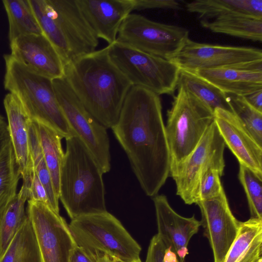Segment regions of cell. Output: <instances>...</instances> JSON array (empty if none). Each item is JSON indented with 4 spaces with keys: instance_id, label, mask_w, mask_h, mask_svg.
<instances>
[{
    "instance_id": "obj_35",
    "label": "cell",
    "mask_w": 262,
    "mask_h": 262,
    "mask_svg": "<svg viewBox=\"0 0 262 262\" xmlns=\"http://www.w3.org/2000/svg\"><path fill=\"white\" fill-rule=\"evenodd\" d=\"M180 3L176 0H135V10L151 9H181Z\"/></svg>"
},
{
    "instance_id": "obj_14",
    "label": "cell",
    "mask_w": 262,
    "mask_h": 262,
    "mask_svg": "<svg viewBox=\"0 0 262 262\" xmlns=\"http://www.w3.org/2000/svg\"><path fill=\"white\" fill-rule=\"evenodd\" d=\"M196 204L201 211V226L211 248L214 262H224L237 235L240 222L232 213L225 192Z\"/></svg>"
},
{
    "instance_id": "obj_20",
    "label": "cell",
    "mask_w": 262,
    "mask_h": 262,
    "mask_svg": "<svg viewBox=\"0 0 262 262\" xmlns=\"http://www.w3.org/2000/svg\"><path fill=\"white\" fill-rule=\"evenodd\" d=\"M3 103L16 162L23 182L29 184L33 167L29 136V123L31 119L18 100L13 94L9 93L6 95Z\"/></svg>"
},
{
    "instance_id": "obj_24",
    "label": "cell",
    "mask_w": 262,
    "mask_h": 262,
    "mask_svg": "<svg viewBox=\"0 0 262 262\" xmlns=\"http://www.w3.org/2000/svg\"><path fill=\"white\" fill-rule=\"evenodd\" d=\"M0 262H42L36 237L28 216L0 256Z\"/></svg>"
},
{
    "instance_id": "obj_39",
    "label": "cell",
    "mask_w": 262,
    "mask_h": 262,
    "mask_svg": "<svg viewBox=\"0 0 262 262\" xmlns=\"http://www.w3.org/2000/svg\"><path fill=\"white\" fill-rule=\"evenodd\" d=\"M245 97L252 106L262 112V89L254 92Z\"/></svg>"
},
{
    "instance_id": "obj_25",
    "label": "cell",
    "mask_w": 262,
    "mask_h": 262,
    "mask_svg": "<svg viewBox=\"0 0 262 262\" xmlns=\"http://www.w3.org/2000/svg\"><path fill=\"white\" fill-rule=\"evenodd\" d=\"M32 120L37 130L43 158L50 171L56 194L59 198L60 173L64 154L61 146L63 138L49 126Z\"/></svg>"
},
{
    "instance_id": "obj_28",
    "label": "cell",
    "mask_w": 262,
    "mask_h": 262,
    "mask_svg": "<svg viewBox=\"0 0 262 262\" xmlns=\"http://www.w3.org/2000/svg\"><path fill=\"white\" fill-rule=\"evenodd\" d=\"M9 23V39L26 34H42L28 0L2 1Z\"/></svg>"
},
{
    "instance_id": "obj_32",
    "label": "cell",
    "mask_w": 262,
    "mask_h": 262,
    "mask_svg": "<svg viewBox=\"0 0 262 262\" xmlns=\"http://www.w3.org/2000/svg\"><path fill=\"white\" fill-rule=\"evenodd\" d=\"M238 177L247 196L250 219L262 220V179L242 165Z\"/></svg>"
},
{
    "instance_id": "obj_31",
    "label": "cell",
    "mask_w": 262,
    "mask_h": 262,
    "mask_svg": "<svg viewBox=\"0 0 262 262\" xmlns=\"http://www.w3.org/2000/svg\"><path fill=\"white\" fill-rule=\"evenodd\" d=\"M232 112L262 146V112L252 106L245 96L227 94Z\"/></svg>"
},
{
    "instance_id": "obj_33",
    "label": "cell",
    "mask_w": 262,
    "mask_h": 262,
    "mask_svg": "<svg viewBox=\"0 0 262 262\" xmlns=\"http://www.w3.org/2000/svg\"><path fill=\"white\" fill-rule=\"evenodd\" d=\"M221 176L217 170L211 168L203 174L199 186L196 202L216 198L225 192L221 181Z\"/></svg>"
},
{
    "instance_id": "obj_19",
    "label": "cell",
    "mask_w": 262,
    "mask_h": 262,
    "mask_svg": "<svg viewBox=\"0 0 262 262\" xmlns=\"http://www.w3.org/2000/svg\"><path fill=\"white\" fill-rule=\"evenodd\" d=\"M226 94L246 96L262 89V60L241 66L191 72Z\"/></svg>"
},
{
    "instance_id": "obj_26",
    "label": "cell",
    "mask_w": 262,
    "mask_h": 262,
    "mask_svg": "<svg viewBox=\"0 0 262 262\" xmlns=\"http://www.w3.org/2000/svg\"><path fill=\"white\" fill-rule=\"evenodd\" d=\"M28 199V185L23 183L19 192L0 214V256L27 217L25 207Z\"/></svg>"
},
{
    "instance_id": "obj_12",
    "label": "cell",
    "mask_w": 262,
    "mask_h": 262,
    "mask_svg": "<svg viewBox=\"0 0 262 262\" xmlns=\"http://www.w3.org/2000/svg\"><path fill=\"white\" fill-rule=\"evenodd\" d=\"M27 201V215L33 226L42 262H70L77 244L65 220L42 202Z\"/></svg>"
},
{
    "instance_id": "obj_9",
    "label": "cell",
    "mask_w": 262,
    "mask_h": 262,
    "mask_svg": "<svg viewBox=\"0 0 262 262\" xmlns=\"http://www.w3.org/2000/svg\"><path fill=\"white\" fill-rule=\"evenodd\" d=\"M60 108L74 133L83 143L103 173L111 169L110 141L106 128L84 107L64 76L52 80Z\"/></svg>"
},
{
    "instance_id": "obj_1",
    "label": "cell",
    "mask_w": 262,
    "mask_h": 262,
    "mask_svg": "<svg viewBox=\"0 0 262 262\" xmlns=\"http://www.w3.org/2000/svg\"><path fill=\"white\" fill-rule=\"evenodd\" d=\"M112 129L145 193L157 195L169 177L170 167L159 95L132 85Z\"/></svg>"
},
{
    "instance_id": "obj_34",
    "label": "cell",
    "mask_w": 262,
    "mask_h": 262,
    "mask_svg": "<svg viewBox=\"0 0 262 262\" xmlns=\"http://www.w3.org/2000/svg\"><path fill=\"white\" fill-rule=\"evenodd\" d=\"M29 200L42 202L49 206L46 189L32 167L29 177Z\"/></svg>"
},
{
    "instance_id": "obj_8",
    "label": "cell",
    "mask_w": 262,
    "mask_h": 262,
    "mask_svg": "<svg viewBox=\"0 0 262 262\" xmlns=\"http://www.w3.org/2000/svg\"><path fill=\"white\" fill-rule=\"evenodd\" d=\"M107 47L111 60L133 85L158 95L171 94L176 90L180 69L170 60L116 41Z\"/></svg>"
},
{
    "instance_id": "obj_17",
    "label": "cell",
    "mask_w": 262,
    "mask_h": 262,
    "mask_svg": "<svg viewBox=\"0 0 262 262\" xmlns=\"http://www.w3.org/2000/svg\"><path fill=\"white\" fill-rule=\"evenodd\" d=\"M158 227L157 235L167 248L176 254L180 262H184L188 254V245L191 237L201 226L194 215L186 217L175 211L164 195L153 198Z\"/></svg>"
},
{
    "instance_id": "obj_42",
    "label": "cell",
    "mask_w": 262,
    "mask_h": 262,
    "mask_svg": "<svg viewBox=\"0 0 262 262\" xmlns=\"http://www.w3.org/2000/svg\"><path fill=\"white\" fill-rule=\"evenodd\" d=\"M114 260L115 262H122L119 260H118V259H115V258H114Z\"/></svg>"
},
{
    "instance_id": "obj_36",
    "label": "cell",
    "mask_w": 262,
    "mask_h": 262,
    "mask_svg": "<svg viewBox=\"0 0 262 262\" xmlns=\"http://www.w3.org/2000/svg\"><path fill=\"white\" fill-rule=\"evenodd\" d=\"M166 246L157 234L151 238L145 262H164V255Z\"/></svg>"
},
{
    "instance_id": "obj_13",
    "label": "cell",
    "mask_w": 262,
    "mask_h": 262,
    "mask_svg": "<svg viewBox=\"0 0 262 262\" xmlns=\"http://www.w3.org/2000/svg\"><path fill=\"white\" fill-rule=\"evenodd\" d=\"M169 60L180 70L194 72L200 70L236 67L262 60V52L251 47L199 43L189 38Z\"/></svg>"
},
{
    "instance_id": "obj_37",
    "label": "cell",
    "mask_w": 262,
    "mask_h": 262,
    "mask_svg": "<svg viewBox=\"0 0 262 262\" xmlns=\"http://www.w3.org/2000/svg\"><path fill=\"white\" fill-rule=\"evenodd\" d=\"M70 262H97V260L91 251L77 245L72 253Z\"/></svg>"
},
{
    "instance_id": "obj_5",
    "label": "cell",
    "mask_w": 262,
    "mask_h": 262,
    "mask_svg": "<svg viewBox=\"0 0 262 262\" xmlns=\"http://www.w3.org/2000/svg\"><path fill=\"white\" fill-rule=\"evenodd\" d=\"M4 86L18 100L31 120L46 124L62 138L74 136L60 108L52 80L29 69L10 54H5Z\"/></svg>"
},
{
    "instance_id": "obj_22",
    "label": "cell",
    "mask_w": 262,
    "mask_h": 262,
    "mask_svg": "<svg viewBox=\"0 0 262 262\" xmlns=\"http://www.w3.org/2000/svg\"><path fill=\"white\" fill-rule=\"evenodd\" d=\"M262 220L240 222L238 231L224 262H256L262 257Z\"/></svg>"
},
{
    "instance_id": "obj_4",
    "label": "cell",
    "mask_w": 262,
    "mask_h": 262,
    "mask_svg": "<svg viewBox=\"0 0 262 262\" xmlns=\"http://www.w3.org/2000/svg\"><path fill=\"white\" fill-rule=\"evenodd\" d=\"M42 34L59 54L64 66L95 50L99 39L75 0H28Z\"/></svg>"
},
{
    "instance_id": "obj_16",
    "label": "cell",
    "mask_w": 262,
    "mask_h": 262,
    "mask_svg": "<svg viewBox=\"0 0 262 262\" xmlns=\"http://www.w3.org/2000/svg\"><path fill=\"white\" fill-rule=\"evenodd\" d=\"M10 55L31 71L51 80L64 76V64L43 34L20 36L10 42Z\"/></svg>"
},
{
    "instance_id": "obj_41",
    "label": "cell",
    "mask_w": 262,
    "mask_h": 262,
    "mask_svg": "<svg viewBox=\"0 0 262 262\" xmlns=\"http://www.w3.org/2000/svg\"><path fill=\"white\" fill-rule=\"evenodd\" d=\"M256 262H262V257H259Z\"/></svg>"
},
{
    "instance_id": "obj_15",
    "label": "cell",
    "mask_w": 262,
    "mask_h": 262,
    "mask_svg": "<svg viewBox=\"0 0 262 262\" xmlns=\"http://www.w3.org/2000/svg\"><path fill=\"white\" fill-rule=\"evenodd\" d=\"M214 121L227 146L239 165L246 166L262 179V146L233 113L214 110Z\"/></svg>"
},
{
    "instance_id": "obj_29",
    "label": "cell",
    "mask_w": 262,
    "mask_h": 262,
    "mask_svg": "<svg viewBox=\"0 0 262 262\" xmlns=\"http://www.w3.org/2000/svg\"><path fill=\"white\" fill-rule=\"evenodd\" d=\"M20 177L10 141L0 155V214L17 194Z\"/></svg>"
},
{
    "instance_id": "obj_30",
    "label": "cell",
    "mask_w": 262,
    "mask_h": 262,
    "mask_svg": "<svg viewBox=\"0 0 262 262\" xmlns=\"http://www.w3.org/2000/svg\"><path fill=\"white\" fill-rule=\"evenodd\" d=\"M29 136L33 167L46 189L49 207L59 213V198L56 194L50 171L43 158L37 130L32 120L29 123Z\"/></svg>"
},
{
    "instance_id": "obj_6",
    "label": "cell",
    "mask_w": 262,
    "mask_h": 262,
    "mask_svg": "<svg viewBox=\"0 0 262 262\" xmlns=\"http://www.w3.org/2000/svg\"><path fill=\"white\" fill-rule=\"evenodd\" d=\"M176 89L165 125L170 172L192 152L214 121V111L209 107L184 88Z\"/></svg>"
},
{
    "instance_id": "obj_43",
    "label": "cell",
    "mask_w": 262,
    "mask_h": 262,
    "mask_svg": "<svg viewBox=\"0 0 262 262\" xmlns=\"http://www.w3.org/2000/svg\"><path fill=\"white\" fill-rule=\"evenodd\" d=\"M135 262H142V261H141V260L140 259V260H138V261H135Z\"/></svg>"
},
{
    "instance_id": "obj_2",
    "label": "cell",
    "mask_w": 262,
    "mask_h": 262,
    "mask_svg": "<svg viewBox=\"0 0 262 262\" xmlns=\"http://www.w3.org/2000/svg\"><path fill=\"white\" fill-rule=\"evenodd\" d=\"M64 77L86 110L112 128L133 85L111 60L107 46L66 65Z\"/></svg>"
},
{
    "instance_id": "obj_11",
    "label": "cell",
    "mask_w": 262,
    "mask_h": 262,
    "mask_svg": "<svg viewBox=\"0 0 262 262\" xmlns=\"http://www.w3.org/2000/svg\"><path fill=\"white\" fill-rule=\"evenodd\" d=\"M188 35L184 28L156 22L132 13L122 23L116 41L169 60L189 38Z\"/></svg>"
},
{
    "instance_id": "obj_38",
    "label": "cell",
    "mask_w": 262,
    "mask_h": 262,
    "mask_svg": "<svg viewBox=\"0 0 262 262\" xmlns=\"http://www.w3.org/2000/svg\"><path fill=\"white\" fill-rule=\"evenodd\" d=\"M10 142L8 124L5 118L0 114V155Z\"/></svg>"
},
{
    "instance_id": "obj_18",
    "label": "cell",
    "mask_w": 262,
    "mask_h": 262,
    "mask_svg": "<svg viewBox=\"0 0 262 262\" xmlns=\"http://www.w3.org/2000/svg\"><path fill=\"white\" fill-rule=\"evenodd\" d=\"M86 23L98 39L116 41L120 28L134 11L135 0H75Z\"/></svg>"
},
{
    "instance_id": "obj_40",
    "label": "cell",
    "mask_w": 262,
    "mask_h": 262,
    "mask_svg": "<svg viewBox=\"0 0 262 262\" xmlns=\"http://www.w3.org/2000/svg\"><path fill=\"white\" fill-rule=\"evenodd\" d=\"M91 252L94 255L97 262H115L113 258L105 254L97 251Z\"/></svg>"
},
{
    "instance_id": "obj_27",
    "label": "cell",
    "mask_w": 262,
    "mask_h": 262,
    "mask_svg": "<svg viewBox=\"0 0 262 262\" xmlns=\"http://www.w3.org/2000/svg\"><path fill=\"white\" fill-rule=\"evenodd\" d=\"M177 87L188 91L213 111L219 108L232 112L227 94L193 73L180 70Z\"/></svg>"
},
{
    "instance_id": "obj_10",
    "label": "cell",
    "mask_w": 262,
    "mask_h": 262,
    "mask_svg": "<svg viewBox=\"0 0 262 262\" xmlns=\"http://www.w3.org/2000/svg\"><path fill=\"white\" fill-rule=\"evenodd\" d=\"M225 144L214 121L210 124L192 152L169 173L176 185L177 194L187 205L197 202L198 188L203 174L209 169L222 176L225 166Z\"/></svg>"
},
{
    "instance_id": "obj_21",
    "label": "cell",
    "mask_w": 262,
    "mask_h": 262,
    "mask_svg": "<svg viewBox=\"0 0 262 262\" xmlns=\"http://www.w3.org/2000/svg\"><path fill=\"white\" fill-rule=\"evenodd\" d=\"M186 7L198 14L202 20L231 15L262 19V0H195L187 3Z\"/></svg>"
},
{
    "instance_id": "obj_7",
    "label": "cell",
    "mask_w": 262,
    "mask_h": 262,
    "mask_svg": "<svg viewBox=\"0 0 262 262\" xmlns=\"http://www.w3.org/2000/svg\"><path fill=\"white\" fill-rule=\"evenodd\" d=\"M77 244L122 262L140 259L141 248L120 222L105 211L72 220L69 225Z\"/></svg>"
},
{
    "instance_id": "obj_23",
    "label": "cell",
    "mask_w": 262,
    "mask_h": 262,
    "mask_svg": "<svg viewBox=\"0 0 262 262\" xmlns=\"http://www.w3.org/2000/svg\"><path fill=\"white\" fill-rule=\"evenodd\" d=\"M201 25L213 32L254 41L262 40V19L244 15H231L210 21L202 20Z\"/></svg>"
},
{
    "instance_id": "obj_3",
    "label": "cell",
    "mask_w": 262,
    "mask_h": 262,
    "mask_svg": "<svg viewBox=\"0 0 262 262\" xmlns=\"http://www.w3.org/2000/svg\"><path fill=\"white\" fill-rule=\"evenodd\" d=\"M66 140L59 199L69 217L73 220L107 211L102 171L76 136Z\"/></svg>"
}]
</instances>
